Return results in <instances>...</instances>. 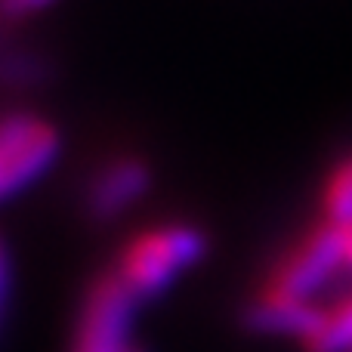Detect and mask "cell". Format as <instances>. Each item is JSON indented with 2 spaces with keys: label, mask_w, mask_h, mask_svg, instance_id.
Masks as SVG:
<instances>
[{
  "label": "cell",
  "mask_w": 352,
  "mask_h": 352,
  "mask_svg": "<svg viewBox=\"0 0 352 352\" xmlns=\"http://www.w3.org/2000/svg\"><path fill=\"white\" fill-rule=\"evenodd\" d=\"M207 254V235L192 223H167L133 235L118 254L115 275L136 300H155Z\"/></svg>",
  "instance_id": "cell-1"
},
{
  "label": "cell",
  "mask_w": 352,
  "mask_h": 352,
  "mask_svg": "<svg viewBox=\"0 0 352 352\" xmlns=\"http://www.w3.org/2000/svg\"><path fill=\"white\" fill-rule=\"evenodd\" d=\"M346 266L343 256V229L334 223H318L309 229L278 263L272 266L260 294L294 303H309L324 285Z\"/></svg>",
  "instance_id": "cell-2"
},
{
  "label": "cell",
  "mask_w": 352,
  "mask_h": 352,
  "mask_svg": "<svg viewBox=\"0 0 352 352\" xmlns=\"http://www.w3.org/2000/svg\"><path fill=\"white\" fill-rule=\"evenodd\" d=\"M62 152L59 130L34 111L0 115V201L34 186Z\"/></svg>",
  "instance_id": "cell-3"
},
{
  "label": "cell",
  "mask_w": 352,
  "mask_h": 352,
  "mask_svg": "<svg viewBox=\"0 0 352 352\" xmlns=\"http://www.w3.org/2000/svg\"><path fill=\"white\" fill-rule=\"evenodd\" d=\"M136 303L115 272L93 278L78 312L72 352H136L130 346Z\"/></svg>",
  "instance_id": "cell-4"
},
{
  "label": "cell",
  "mask_w": 352,
  "mask_h": 352,
  "mask_svg": "<svg viewBox=\"0 0 352 352\" xmlns=\"http://www.w3.org/2000/svg\"><path fill=\"white\" fill-rule=\"evenodd\" d=\"M152 188V167L142 158L124 155L102 164L84 188V210L93 223H111L140 204Z\"/></svg>",
  "instance_id": "cell-5"
},
{
  "label": "cell",
  "mask_w": 352,
  "mask_h": 352,
  "mask_svg": "<svg viewBox=\"0 0 352 352\" xmlns=\"http://www.w3.org/2000/svg\"><path fill=\"white\" fill-rule=\"evenodd\" d=\"M318 316H322V309H316L312 303H294V300L260 294L244 312V324L256 334H291L300 337V343H303L318 324Z\"/></svg>",
  "instance_id": "cell-6"
},
{
  "label": "cell",
  "mask_w": 352,
  "mask_h": 352,
  "mask_svg": "<svg viewBox=\"0 0 352 352\" xmlns=\"http://www.w3.org/2000/svg\"><path fill=\"white\" fill-rule=\"evenodd\" d=\"M306 352H349L352 349V294L322 309L318 324L303 340Z\"/></svg>",
  "instance_id": "cell-7"
},
{
  "label": "cell",
  "mask_w": 352,
  "mask_h": 352,
  "mask_svg": "<svg viewBox=\"0 0 352 352\" xmlns=\"http://www.w3.org/2000/svg\"><path fill=\"white\" fill-rule=\"evenodd\" d=\"M322 213L328 223L349 226L352 223V148L324 176L322 186Z\"/></svg>",
  "instance_id": "cell-8"
},
{
  "label": "cell",
  "mask_w": 352,
  "mask_h": 352,
  "mask_svg": "<svg viewBox=\"0 0 352 352\" xmlns=\"http://www.w3.org/2000/svg\"><path fill=\"white\" fill-rule=\"evenodd\" d=\"M50 74L47 59L22 50H0V84L3 87H37Z\"/></svg>",
  "instance_id": "cell-9"
},
{
  "label": "cell",
  "mask_w": 352,
  "mask_h": 352,
  "mask_svg": "<svg viewBox=\"0 0 352 352\" xmlns=\"http://www.w3.org/2000/svg\"><path fill=\"white\" fill-rule=\"evenodd\" d=\"M56 0H0V19L3 22H16V19H28L37 12L50 10Z\"/></svg>",
  "instance_id": "cell-10"
},
{
  "label": "cell",
  "mask_w": 352,
  "mask_h": 352,
  "mask_svg": "<svg viewBox=\"0 0 352 352\" xmlns=\"http://www.w3.org/2000/svg\"><path fill=\"white\" fill-rule=\"evenodd\" d=\"M6 297H10V250L0 241V318H3Z\"/></svg>",
  "instance_id": "cell-11"
},
{
  "label": "cell",
  "mask_w": 352,
  "mask_h": 352,
  "mask_svg": "<svg viewBox=\"0 0 352 352\" xmlns=\"http://www.w3.org/2000/svg\"><path fill=\"white\" fill-rule=\"evenodd\" d=\"M340 229H343V256H346V266L352 269V223L340 226Z\"/></svg>",
  "instance_id": "cell-12"
}]
</instances>
